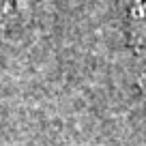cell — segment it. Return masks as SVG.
<instances>
[{"label": "cell", "mask_w": 146, "mask_h": 146, "mask_svg": "<svg viewBox=\"0 0 146 146\" xmlns=\"http://www.w3.org/2000/svg\"><path fill=\"white\" fill-rule=\"evenodd\" d=\"M131 19H133V36L140 39L146 47V0H131Z\"/></svg>", "instance_id": "6da1fadb"}, {"label": "cell", "mask_w": 146, "mask_h": 146, "mask_svg": "<svg viewBox=\"0 0 146 146\" xmlns=\"http://www.w3.org/2000/svg\"><path fill=\"white\" fill-rule=\"evenodd\" d=\"M11 2H13V5H15V7H22V5H26L28 0H11Z\"/></svg>", "instance_id": "7a4b0ae2"}]
</instances>
